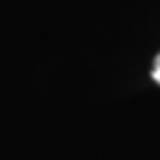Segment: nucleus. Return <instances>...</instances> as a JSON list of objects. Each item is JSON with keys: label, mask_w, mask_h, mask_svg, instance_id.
<instances>
[{"label": "nucleus", "mask_w": 160, "mask_h": 160, "mask_svg": "<svg viewBox=\"0 0 160 160\" xmlns=\"http://www.w3.org/2000/svg\"><path fill=\"white\" fill-rule=\"evenodd\" d=\"M151 78L156 80V82L160 85V53L156 56V60H153V69H151Z\"/></svg>", "instance_id": "f257e3e1"}]
</instances>
